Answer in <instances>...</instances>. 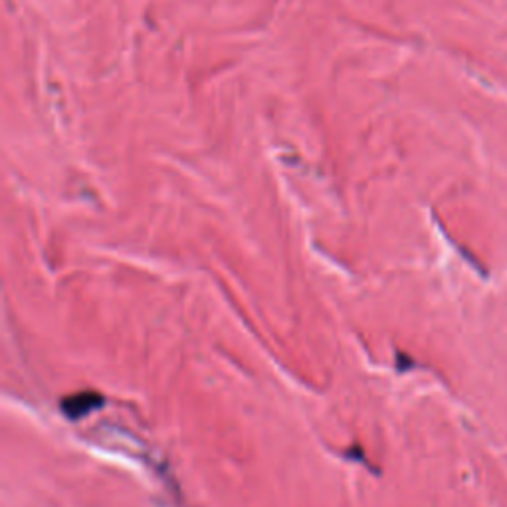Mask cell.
Returning <instances> with one entry per match:
<instances>
[{"label":"cell","instance_id":"cell-1","mask_svg":"<svg viewBox=\"0 0 507 507\" xmlns=\"http://www.w3.org/2000/svg\"><path fill=\"white\" fill-rule=\"evenodd\" d=\"M103 407V397L96 390H81L76 395H70L62 400V412L70 420H79L88 416L89 412Z\"/></svg>","mask_w":507,"mask_h":507}]
</instances>
